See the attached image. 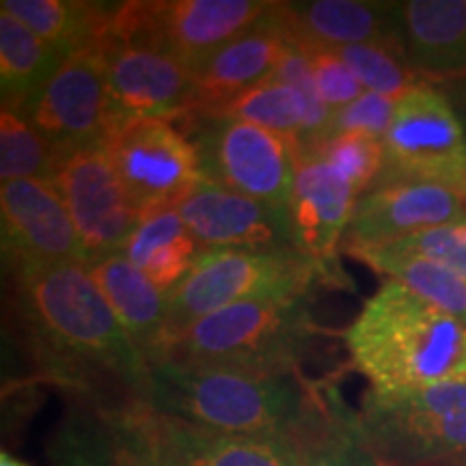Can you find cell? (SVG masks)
Segmentation results:
<instances>
[{
	"mask_svg": "<svg viewBox=\"0 0 466 466\" xmlns=\"http://www.w3.org/2000/svg\"><path fill=\"white\" fill-rule=\"evenodd\" d=\"M9 268L17 316L44 376L102 410L145 404L149 365L89 264L14 261Z\"/></svg>",
	"mask_w": 466,
	"mask_h": 466,
	"instance_id": "6da1fadb",
	"label": "cell"
},
{
	"mask_svg": "<svg viewBox=\"0 0 466 466\" xmlns=\"http://www.w3.org/2000/svg\"><path fill=\"white\" fill-rule=\"evenodd\" d=\"M316 384L296 376L165 359L149 365L145 406L156 415L220 434L296 436L309 417Z\"/></svg>",
	"mask_w": 466,
	"mask_h": 466,
	"instance_id": "7a4b0ae2",
	"label": "cell"
},
{
	"mask_svg": "<svg viewBox=\"0 0 466 466\" xmlns=\"http://www.w3.org/2000/svg\"><path fill=\"white\" fill-rule=\"evenodd\" d=\"M350 359L374 391L466 380V319L387 279L346 330Z\"/></svg>",
	"mask_w": 466,
	"mask_h": 466,
	"instance_id": "3957f363",
	"label": "cell"
},
{
	"mask_svg": "<svg viewBox=\"0 0 466 466\" xmlns=\"http://www.w3.org/2000/svg\"><path fill=\"white\" fill-rule=\"evenodd\" d=\"M313 335L309 294L247 300L218 309L188 326L173 341L167 359L296 376Z\"/></svg>",
	"mask_w": 466,
	"mask_h": 466,
	"instance_id": "277c9868",
	"label": "cell"
},
{
	"mask_svg": "<svg viewBox=\"0 0 466 466\" xmlns=\"http://www.w3.org/2000/svg\"><path fill=\"white\" fill-rule=\"evenodd\" d=\"M322 283L339 285L337 270H329L299 248L203 250L188 277L168 294V352L188 326L218 309L247 300L307 296Z\"/></svg>",
	"mask_w": 466,
	"mask_h": 466,
	"instance_id": "5b68a950",
	"label": "cell"
},
{
	"mask_svg": "<svg viewBox=\"0 0 466 466\" xmlns=\"http://www.w3.org/2000/svg\"><path fill=\"white\" fill-rule=\"evenodd\" d=\"M357 415L382 466H466V380L370 389Z\"/></svg>",
	"mask_w": 466,
	"mask_h": 466,
	"instance_id": "8992f818",
	"label": "cell"
},
{
	"mask_svg": "<svg viewBox=\"0 0 466 466\" xmlns=\"http://www.w3.org/2000/svg\"><path fill=\"white\" fill-rule=\"evenodd\" d=\"M268 0H141L116 3L110 35L165 52L197 74L217 52L250 28Z\"/></svg>",
	"mask_w": 466,
	"mask_h": 466,
	"instance_id": "52a82bcc",
	"label": "cell"
},
{
	"mask_svg": "<svg viewBox=\"0 0 466 466\" xmlns=\"http://www.w3.org/2000/svg\"><path fill=\"white\" fill-rule=\"evenodd\" d=\"M384 162L374 188L393 184H434L466 190V134L445 91L423 83L395 106L382 141Z\"/></svg>",
	"mask_w": 466,
	"mask_h": 466,
	"instance_id": "ba28073f",
	"label": "cell"
},
{
	"mask_svg": "<svg viewBox=\"0 0 466 466\" xmlns=\"http://www.w3.org/2000/svg\"><path fill=\"white\" fill-rule=\"evenodd\" d=\"M184 132L201 156L203 175L289 217L299 151L275 132L240 119L197 121Z\"/></svg>",
	"mask_w": 466,
	"mask_h": 466,
	"instance_id": "9c48e42d",
	"label": "cell"
},
{
	"mask_svg": "<svg viewBox=\"0 0 466 466\" xmlns=\"http://www.w3.org/2000/svg\"><path fill=\"white\" fill-rule=\"evenodd\" d=\"M104 145L141 214L177 206L206 177L199 149L171 119L116 121Z\"/></svg>",
	"mask_w": 466,
	"mask_h": 466,
	"instance_id": "30bf717a",
	"label": "cell"
},
{
	"mask_svg": "<svg viewBox=\"0 0 466 466\" xmlns=\"http://www.w3.org/2000/svg\"><path fill=\"white\" fill-rule=\"evenodd\" d=\"M52 184L66 201L89 266L121 253L143 218L110 160L106 145H86L58 156Z\"/></svg>",
	"mask_w": 466,
	"mask_h": 466,
	"instance_id": "8fae6325",
	"label": "cell"
},
{
	"mask_svg": "<svg viewBox=\"0 0 466 466\" xmlns=\"http://www.w3.org/2000/svg\"><path fill=\"white\" fill-rule=\"evenodd\" d=\"M22 110L61 154L106 143L116 116L100 46L67 56Z\"/></svg>",
	"mask_w": 466,
	"mask_h": 466,
	"instance_id": "7c38bea8",
	"label": "cell"
},
{
	"mask_svg": "<svg viewBox=\"0 0 466 466\" xmlns=\"http://www.w3.org/2000/svg\"><path fill=\"white\" fill-rule=\"evenodd\" d=\"M294 44L272 3L253 26L223 46L192 76L188 106L179 124L188 127L197 121L212 119L238 96L275 78Z\"/></svg>",
	"mask_w": 466,
	"mask_h": 466,
	"instance_id": "4fadbf2b",
	"label": "cell"
},
{
	"mask_svg": "<svg viewBox=\"0 0 466 466\" xmlns=\"http://www.w3.org/2000/svg\"><path fill=\"white\" fill-rule=\"evenodd\" d=\"M116 121H179L188 106L192 74L165 52L110 35L102 42ZM115 127V126H113Z\"/></svg>",
	"mask_w": 466,
	"mask_h": 466,
	"instance_id": "5bb4252c",
	"label": "cell"
},
{
	"mask_svg": "<svg viewBox=\"0 0 466 466\" xmlns=\"http://www.w3.org/2000/svg\"><path fill=\"white\" fill-rule=\"evenodd\" d=\"M3 250L14 261H80L86 250L55 184L46 179H15L0 184Z\"/></svg>",
	"mask_w": 466,
	"mask_h": 466,
	"instance_id": "9a60e30c",
	"label": "cell"
},
{
	"mask_svg": "<svg viewBox=\"0 0 466 466\" xmlns=\"http://www.w3.org/2000/svg\"><path fill=\"white\" fill-rule=\"evenodd\" d=\"M458 223H466L464 192L434 184L382 186L357 201L343 250L387 247L419 231Z\"/></svg>",
	"mask_w": 466,
	"mask_h": 466,
	"instance_id": "2e32d148",
	"label": "cell"
},
{
	"mask_svg": "<svg viewBox=\"0 0 466 466\" xmlns=\"http://www.w3.org/2000/svg\"><path fill=\"white\" fill-rule=\"evenodd\" d=\"M175 208L203 250L296 248L289 217L208 177Z\"/></svg>",
	"mask_w": 466,
	"mask_h": 466,
	"instance_id": "e0dca14e",
	"label": "cell"
},
{
	"mask_svg": "<svg viewBox=\"0 0 466 466\" xmlns=\"http://www.w3.org/2000/svg\"><path fill=\"white\" fill-rule=\"evenodd\" d=\"M357 201L354 186L329 162L313 151L299 154L289 208L296 248L329 270H337V248L346 236Z\"/></svg>",
	"mask_w": 466,
	"mask_h": 466,
	"instance_id": "ac0fdd59",
	"label": "cell"
},
{
	"mask_svg": "<svg viewBox=\"0 0 466 466\" xmlns=\"http://www.w3.org/2000/svg\"><path fill=\"white\" fill-rule=\"evenodd\" d=\"M275 9L300 48L339 50L346 46L380 44L401 50L395 3L305 0L275 3Z\"/></svg>",
	"mask_w": 466,
	"mask_h": 466,
	"instance_id": "d6986e66",
	"label": "cell"
},
{
	"mask_svg": "<svg viewBox=\"0 0 466 466\" xmlns=\"http://www.w3.org/2000/svg\"><path fill=\"white\" fill-rule=\"evenodd\" d=\"M404 56L425 83L466 78V0L395 3Z\"/></svg>",
	"mask_w": 466,
	"mask_h": 466,
	"instance_id": "ffe728a7",
	"label": "cell"
},
{
	"mask_svg": "<svg viewBox=\"0 0 466 466\" xmlns=\"http://www.w3.org/2000/svg\"><path fill=\"white\" fill-rule=\"evenodd\" d=\"M89 270L147 365L167 359L171 311L167 291L151 283L124 253L97 259Z\"/></svg>",
	"mask_w": 466,
	"mask_h": 466,
	"instance_id": "44dd1931",
	"label": "cell"
},
{
	"mask_svg": "<svg viewBox=\"0 0 466 466\" xmlns=\"http://www.w3.org/2000/svg\"><path fill=\"white\" fill-rule=\"evenodd\" d=\"M165 445L177 466H299L296 436L220 434L160 415Z\"/></svg>",
	"mask_w": 466,
	"mask_h": 466,
	"instance_id": "7402d4cb",
	"label": "cell"
},
{
	"mask_svg": "<svg viewBox=\"0 0 466 466\" xmlns=\"http://www.w3.org/2000/svg\"><path fill=\"white\" fill-rule=\"evenodd\" d=\"M296 445L299 466H382L360 432L357 412L326 384H316V398L296 434Z\"/></svg>",
	"mask_w": 466,
	"mask_h": 466,
	"instance_id": "603a6c76",
	"label": "cell"
},
{
	"mask_svg": "<svg viewBox=\"0 0 466 466\" xmlns=\"http://www.w3.org/2000/svg\"><path fill=\"white\" fill-rule=\"evenodd\" d=\"M121 253L151 283L171 294L199 259L203 248L179 217L177 208H160L143 214Z\"/></svg>",
	"mask_w": 466,
	"mask_h": 466,
	"instance_id": "cb8c5ba5",
	"label": "cell"
},
{
	"mask_svg": "<svg viewBox=\"0 0 466 466\" xmlns=\"http://www.w3.org/2000/svg\"><path fill=\"white\" fill-rule=\"evenodd\" d=\"M7 11L35 35L58 50L63 58L102 46L108 37L116 3L85 0H3Z\"/></svg>",
	"mask_w": 466,
	"mask_h": 466,
	"instance_id": "d4e9b609",
	"label": "cell"
},
{
	"mask_svg": "<svg viewBox=\"0 0 466 466\" xmlns=\"http://www.w3.org/2000/svg\"><path fill=\"white\" fill-rule=\"evenodd\" d=\"M58 50L0 9V93L3 104L25 108L44 89L61 63Z\"/></svg>",
	"mask_w": 466,
	"mask_h": 466,
	"instance_id": "484cf974",
	"label": "cell"
},
{
	"mask_svg": "<svg viewBox=\"0 0 466 466\" xmlns=\"http://www.w3.org/2000/svg\"><path fill=\"white\" fill-rule=\"evenodd\" d=\"M348 255L415 291L419 299L432 302L451 316L466 319V279L451 272L450 268L434 264L419 255L401 253L391 247L357 248L348 250Z\"/></svg>",
	"mask_w": 466,
	"mask_h": 466,
	"instance_id": "4316f807",
	"label": "cell"
},
{
	"mask_svg": "<svg viewBox=\"0 0 466 466\" xmlns=\"http://www.w3.org/2000/svg\"><path fill=\"white\" fill-rule=\"evenodd\" d=\"M48 466H113V432L102 408L78 400L48 442Z\"/></svg>",
	"mask_w": 466,
	"mask_h": 466,
	"instance_id": "83f0119b",
	"label": "cell"
},
{
	"mask_svg": "<svg viewBox=\"0 0 466 466\" xmlns=\"http://www.w3.org/2000/svg\"><path fill=\"white\" fill-rule=\"evenodd\" d=\"M58 151L28 115L14 104L0 108V182L15 179H46L52 182Z\"/></svg>",
	"mask_w": 466,
	"mask_h": 466,
	"instance_id": "f1b7e54d",
	"label": "cell"
},
{
	"mask_svg": "<svg viewBox=\"0 0 466 466\" xmlns=\"http://www.w3.org/2000/svg\"><path fill=\"white\" fill-rule=\"evenodd\" d=\"M305 115L307 106L300 93L279 78H270L238 96L236 100L220 108L212 119L227 116V119L247 121V124L279 134L299 151Z\"/></svg>",
	"mask_w": 466,
	"mask_h": 466,
	"instance_id": "f546056e",
	"label": "cell"
},
{
	"mask_svg": "<svg viewBox=\"0 0 466 466\" xmlns=\"http://www.w3.org/2000/svg\"><path fill=\"white\" fill-rule=\"evenodd\" d=\"M104 412L113 432V466H177L162 441L154 410L130 404Z\"/></svg>",
	"mask_w": 466,
	"mask_h": 466,
	"instance_id": "4dcf8cb0",
	"label": "cell"
},
{
	"mask_svg": "<svg viewBox=\"0 0 466 466\" xmlns=\"http://www.w3.org/2000/svg\"><path fill=\"white\" fill-rule=\"evenodd\" d=\"M341 61L352 69L357 80L365 91L380 93L391 100H401L408 91L423 85L425 80L415 69L408 66L404 52L400 48L380 44L346 46L335 50Z\"/></svg>",
	"mask_w": 466,
	"mask_h": 466,
	"instance_id": "1f68e13d",
	"label": "cell"
},
{
	"mask_svg": "<svg viewBox=\"0 0 466 466\" xmlns=\"http://www.w3.org/2000/svg\"><path fill=\"white\" fill-rule=\"evenodd\" d=\"M313 154L324 158L341 177H346L357 190L359 199L376 184L384 162L382 141L365 134H339L313 149Z\"/></svg>",
	"mask_w": 466,
	"mask_h": 466,
	"instance_id": "d6a6232c",
	"label": "cell"
},
{
	"mask_svg": "<svg viewBox=\"0 0 466 466\" xmlns=\"http://www.w3.org/2000/svg\"><path fill=\"white\" fill-rule=\"evenodd\" d=\"M387 247L401 250V253L419 255V258L450 268L451 272L466 279V223L419 231L415 236L387 244Z\"/></svg>",
	"mask_w": 466,
	"mask_h": 466,
	"instance_id": "836d02e7",
	"label": "cell"
},
{
	"mask_svg": "<svg viewBox=\"0 0 466 466\" xmlns=\"http://www.w3.org/2000/svg\"><path fill=\"white\" fill-rule=\"evenodd\" d=\"M309 58V66H311L313 80L322 96L326 106L333 113L346 108L348 104L359 100L363 96L365 89L359 83L357 76L352 74L346 63L341 61V56L335 50H324V48H302Z\"/></svg>",
	"mask_w": 466,
	"mask_h": 466,
	"instance_id": "e575fe53",
	"label": "cell"
},
{
	"mask_svg": "<svg viewBox=\"0 0 466 466\" xmlns=\"http://www.w3.org/2000/svg\"><path fill=\"white\" fill-rule=\"evenodd\" d=\"M395 106H398V102L391 100V97L365 91L359 100H354L333 115L329 141L339 137V134H365V137L384 141L389 127L393 124Z\"/></svg>",
	"mask_w": 466,
	"mask_h": 466,
	"instance_id": "d590c367",
	"label": "cell"
},
{
	"mask_svg": "<svg viewBox=\"0 0 466 466\" xmlns=\"http://www.w3.org/2000/svg\"><path fill=\"white\" fill-rule=\"evenodd\" d=\"M445 93H447V97H450V102L453 104V108H456V115H458V119L462 121V127L466 134V78L456 80V83H450V89H447Z\"/></svg>",
	"mask_w": 466,
	"mask_h": 466,
	"instance_id": "8d00e7d4",
	"label": "cell"
},
{
	"mask_svg": "<svg viewBox=\"0 0 466 466\" xmlns=\"http://www.w3.org/2000/svg\"><path fill=\"white\" fill-rule=\"evenodd\" d=\"M0 466H31V464L25 462V460L15 458L14 453L3 450V451H0Z\"/></svg>",
	"mask_w": 466,
	"mask_h": 466,
	"instance_id": "74e56055",
	"label": "cell"
},
{
	"mask_svg": "<svg viewBox=\"0 0 466 466\" xmlns=\"http://www.w3.org/2000/svg\"><path fill=\"white\" fill-rule=\"evenodd\" d=\"M464 197H466V190H464Z\"/></svg>",
	"mask_w": 466,
	"mask_h": 466,
	"instance_id": "f35d334b",
	"label": "cell"
}]
</instances>
